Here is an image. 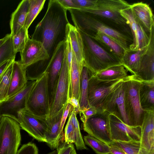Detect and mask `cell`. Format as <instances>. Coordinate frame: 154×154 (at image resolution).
Here are the masks:
<instances>
[{"instance_id":"6da1fadb","label":"cell","mask_w":154,"mask_h":154,"mask_svg":"<svg viewBox=\"0 0 154 154\" xmlns=\"http://www.w3.org/2000/svg\"><path fill=\"white\" fill-rule=\"evenodd\" d=\"M66 9L58 0L49 1L46 12L36 26L31 39L41 42L49 56V60L58 45L66 40L69 22Z\"/></svg>"},{"instance_id":"7a4b0ae2","label":"cell","mask_w":154,"mask_h":154,"mask_svg":"<svg viewBox=\"0 0 154 154\" xmlns=\"http://www.w3.org/2000/svg\"><path fill=\"white\" fill-rule=\"evenodd\" d=\"M75 26L78 30L92 36L100 32L119 43L126 51L129 50L131 39L127 34L112 28L97 17L76 9H68Z\"/></svg>"},{"instance_id":"3957f363","label":"cell","mask_w":154,"mask_h":154,"mask_svg":"<svg viewBox=\"0 0 154 154\" xmlns=\"http://www.w3.org/2000/svg\"><path fill=\"white\" fill-rule=\"evenodd\" d=\"M78 30L82 40L84 64L93 75L109 67L122 65L121 60L91 37Z\"/></svg>"},{"instance_id":"277c9868","label":"cell","mask_w":154,"mask_h":154,"mask_svg":"<svg viewBox=\"0 0 154 154\" xmlns=\"http://www.w3.org/2000/svg\"><path fill=\"white\" fill-rule=\"evenodd\" d=\"M130 6L131 5L123 0H97L95 5L93 7L78 9L105 19L120 27L125 32L128 31V26L120 11Z\"/></svg>"},{"instance_id":"5b68a950","label":"cell","mask_w":154,"mask_h":154,"mask_svg":"<svg viewBox=\"0 0 154 154\" xmlns=\"http://www.w3.org/2000/svg\"><path fill=\"white\" fill-rule=\"evenodd\" d=\"M141 82L135 75H131L125 82V109L131 126H141L143 122L144 110L140 106L139 96Z\"/></svg>"},{"instance_id":"8992f818","label":"cell","mask_w":154,"mask_h":154,"mask_svg":"<svg viewBox=\"0 0 154 154\" xmlns=\"http://www.w3.org/2000/svg\"><path fill=\"white\" fill-rule=\"evenodd\" d=\"M48 79V74L45 72L35 80L26 99L25 108L35 116L46 118L50 109Z\"/></svg>"},{"instance_id":"52a82bcc","label":"cell","mask_w":154,"mask_h":154,"mask_svg":"<svg viewBox=\"0 0 154 154\" xmlns=\"http://www.w3.org/2000/svg\"><path fill=\"white\" fill-rule=\"evenodd\" d=\"M21 128L19 123L2 116L0 125V154H17L20 144Z\"/></svg>"},{"instance_id":"ba28073f","label":"cell","mask_w":154,"mask_h":154,"mask_svg":"<svg viewBox=\"0 0 154 154\" xmlns=\"http://www.w3.org/2000/svg\"><path fill=\"white\" fill-rule=\"evenodd\" d=\"M70 89V75L65 47L62 66L54 100L47 117L54 116L65 107L69 97Z\"/></svg>"},{"instance_id":"9c48e42d","label":"cell","mask_w":154,"mask_h":154,"mask_svg":"<svg viewBox=\"0 0 154 154\" xmlns=\"http://www.w3.org/2000/svg\"><path fill=\"white\" fill-rule=\"evenodd\" d=\"M110 114L106 111L97 112L83 124L84 130L89 135L109 146L113 141L110 131Z\"/></svg>"},{"instance_id":"30bf717a","label":"cell","mask_w":154,"mask_h":154,"mask_svg":"<svg viewBox=\"0 0 154 154\" xmlns=\"http://www.w3.org/2000/svg\"><path fill=\"white\" fill-rule=\"evenodd\" d=\"M112 81L102 80L92 75L89 78L88 85V98L90 106L95 107L97 112L102 111L101 106L107 95L117 85L128 77Z\"/></svg>"},{"instance_id":"8fae6325","label":"cell","mask_w":154,"mask_h":154,"mask_svg":"<svg viewBox=\"0 0 154 154\" xmlns=\"http://www.w3.org/2000/svg\"><path fill=\"white\" fill-rule=\"evenodd\" d=\"M130 76L112 90L105 98L101 106L102 111H106L113 114L129 125L130 123L125 109L124 93L125 82Z\"/></svg>"},{"instance_id":"7c38bea8","label":"cell","mask_w":154,"mask_h":154,"mask_svg":"<svg viewBox=\"0 0 154 154\" xmlns=\"http://www.w3.org/2000/svg\"><path fill=\"white\" fill-rule=\"evenodd\" d=\"M65 47L66 40L60 43L56 48L49 60L45 72L48 74V86L50 107L54 100L59 78Z\"/></svg>"},{"instance_id":"4fadbf2b","label":"cell","mask_w":154,"mask_h":154,"mask_svg":"<svg viewBox=\"0 0 154 154\" xmlns=\"http://www.w3.org/2000/svg\"><path fill=\"white\" fill-rule=\"evenodd\" d=\"M46 118L35 116L26 109L20 110L18 113V122L20 128L35 139L45 143Z\"/></svg>"},{"instance_id":"5bb4252c","label":"cell","mask_w":154,"mask_h":154,"mask_svg":"<svg viewBox=\"0 0 154 154\" xmlns=\"http://www.w3.org/2000/svg\"><path fill=\"white\" fill-rule=\"evenodd\" d=\"M35 81H28L24 88L12 97L0 102L1 116L11 118L18 122V113L25 109L26 99Z\"/></svg>"},{"instance_id":"9a60e30c","label":"cell","mask_w":154,"mask_h":154,"mask_svg":"<svg viewBox=\"0 0 154 154\" xmlns=\"http://www.w3.org/2000/svg\"><path fill=\"white\" fill-rule=\"evenodd\" d=\"M110 131L113 141H140L141 126L127 125L112 114L109 115Z\"/></svg>"},{"instance_id":"2e32d148","label":"cell","mask_w":154,"mask_h":154,"mask_svg":"<svg viewBox=\"0 0 154 154\" xmlns=\"http://www.w3.org/2000/svg\"><path fill=\"white\" fill-rule=\"evenodd\" d=\"M120 13L129 26L133 36L132 42L130 45L129 49L136 51L147 46L150 41L149 36L135 17L130 7L121 11Z\"/></svg>"},{"instance_id":"e0dca14e","label":"cell","mask_w":154,"mask_h":154,"mask_svg":"<svg viewBox=\"0 0 154 154\" xmlns=\"http://www.w3.org/2000/svg\"><path fill=\"white\" fill-rule=\"evenodd\" d=\"M20 54L19 61L25 68L41 61L49 60L48 54L42 44L29 38Z\"/></svg>"},{"instance_id":"ac0fdd59","label":"cell","mask_w":154,"mask_h":154,"mask_svg":"<svg viewBox=\"0 0 154 154\" xmlns=\"http://www.w3.org/2000/svg\"><path fill=\"white\" fill-rule=\"evenodd\" d=\"M149 36V43L142 57L139 70L135 75L142 81L154 80V28Z\"/></svg>"},{"instance_id":"d6986e66","label":"cell","mask_w":154,"mask_h":154,"mask_svg":"<svg viewBox=\"0 0 154 154\" xmlns=\"http://www.w3.org/2000/svg\"><path fill=\"white\" fill-rule=\"evenodd\" d=\"M65 108L54 116L46 118V143L51 149L57 148L65 140L64 135L60 133L61 121Z\"/></svg>"},{"instance_id":"ffe728a7","label":"cell","mask_w":154,"mask_h":154,"mask_svg":"<svg viewBox=\"0 0 154 154\" xmlns=\"http://www.w3.org/2000/svg\"><path fill=\"white\" fill-rule=\"evenodd\" d=\"M130 8L136 18L149 35L154 28V20L152 12L149 5L141 2L131 5Z\"/></svg>"},{"instance_id":"44dd1931","label":"cell","mask_w":154,"mask_h":154,"mask_svg":"<svg viewBox=\"0 0 154 154\" xmlns=\"http://www.w3.org/2000/svg\"><path fill=\"white\" fill-rule=\"evenodd\" d=\"M140 143L149 152L154 149V111L144 110Z\"/></svg>"},{"instance_id":"7402d4cb","label":"cell","mask_w":154,"mask_h":154,"mask_svg":"<svg viewBox=\"0 0 154 154\" xmlns=\"http://www.w3.org/2000/svg\"><path fill=\"white\" fill-rule=\"evenodd\" d=\"M28 82L25 68L19 61L15 60L13 64L12 75L7 99L22 90Z\"/></svg>"},{"instance_id":"603a6c76","label":"cell","mask_w":154,"mask_h":154,"mask_svg":"<svg viewBox=\"0 0 154 154\" xmlns=\"http://www.w3.org/2000/svg\"><path fill=\"white\" fill-rule=\"evenodd\" d=\"M29 7V0H23L12 14L10 23L12 37L24 26Z\"/></svg>"},{"instance_id":"cb8c5ba5","label":"cell","mask_w":154,"mask_h":154,"mask_svg":"<svg viewBox=\"0 0 154 154\" xmlns=\"http://www.w3.org/2000/svg\"><path fill=\"white\" fill-rule=\"evenodd\" d=\"M90 36L107 51L121 61L126 51L115 40L100 32H97Z\"/></svg>"},{"instance_id":"d4e9b609","label":"cell","mask_w":154,"mask_h":154,"mask_svg":"<svg viewBox=\"0 0 154 154\" xmlns=\"http://www.w3.org/2000/svg\"><path fill=\"white\" fill-rule=\"evenodd\" d=\"M139 96L140 105L143 110L154 111V80L141 81Z\"/></svg>"},{"instance_id":"484cf974","label":"cell","mask_w":154,"mask_h":154,"mask_svg":"<svg viewBox=\"0 0 154 154\" xmlns=\"http://www.w3.org/2000/svg\"><path fill=\"white\" fill-rule=\"evenodd\" d=\"M83 66L78 63L73 52L72 65L69 73L70 89L69 97H74L79 101V103L81 73Z\"/></svg>"},{"instance_id":"4316f807","label":"cell","mask_w":154,"mask_h":154,"mask_svg":"<svg viewBox=\"0 0 154 154\" xmlns=\"http://www.w3.org/2000/svg\"><path fill=\"white\" fill-rule=\"evenodd\" d=\"M66 32L77 61L79 64L83 66L84 63L83 45L80 34L77 29L69 23L67 25Z\"/></svg>"},{"instance_id":"83f0119b","label":"cell","mask_w":154,"mask_h":154,"mask_svg":"<svg viewBox=\"0 0 154 154\" xmlns=\"http://www.w3.org/2000/svg\"><path fill=\"white\" fill-rule=\"evenodd\" d=\"M147 46L136 51L130 50L125 51L121 60L122 65L131 75H136L138 71L142 57Z\"/></svg>"},{"instance_id":"f1b7e54d","label":"cell","mask_w":154,"mask_h":154,"mask_svg":"<svg viewBox=\"0 0 154 154\" xmlns=\"http://www.w3.org/2000/svg\"><path fill=\"white\" fill-rule=\"evenodd\" d=\"M127 71L122 65L109 67L93 75L100 80L112 81L127 77Z\"/></svg>"},{"instance_id":"f546056e","label":"cell","mask_w":154,"mask_h":154,"mask_svg":"<svg viewBox=\"0 0 154 154\" xmlns=\"http://www.w3.org/2000/svg\"><path fill=\"white\" fill-rule=\"evenodd\" d=\"M92 75L91 72L84 63L81 73L79 111L85 109L90 106L88 98V85L89 79Z\"/></svg>"},{"instance_id":"4dcf8cb0","label":"cell","mask_w":154,"mask_h":154,"mask_svg":"<svg viewBox=\"0 0 154 154\" xmlns=\"http://www.w3.org/2000/svg\"><path fill=\"white\" fill-rule=\"evenodd\" d=\"M112 143L122 149L127 154H149V153L142 145L140 141H115Z\"/></svg>"},{"instance_id":"1f68e13d","label":"cell","mask_w":154,"mask_h":154,"mask_svg":"<svg viewBox=\"0 0 154 154\" xmlns=\"http://www.w3.org/2000/svg\"><path fill=\"white\" fill-rule=\"evenodd\" d=\"M45 0H29V7L24 27L28 29L43 8Z\"/></svg>"},{"instance_id":"d6a6232c","label":"cell","mask_w":154,"mask_h":154,"mask_svg":"<svg viewBox=\"0 0 154 154\" xmlns=\"http://www.w3.org/2000/svg\"><path fill=\"white\" fill-rule=\"evenodd\" d=\"M14 62L0 76V102L6 100L7 98Z\"/></svg>"},{"instance_id":"836d02e7","label":"cell","mask_w":154,"mask_h":154,"mask_svg":"<svg viewBox=\"0 0 154 154\" xmlns=\"http://www.w3.org/2000/svg\"><path fill=\"white\" fill-rule=\"evenodd\" d=\"M85 144L91 147L97 154H111L109 145L89 135L83 137Z\"/></svg>"},{"instance_id":"e575fe53","label":"cell","mask_w":154,"mask_h":154,"mask_svg":"<svg viewBox=\"0 0 154 154\" xmlns=\"http://www.w3.org/2000/svg\"><path fill=\"white\" fill-rule=\"evenodd\" d=\"M71 120L74 130V143L77 150H83L87 149L85 144L82 138L79 127V121L76 116V113L73 110L69 112Z\"/></svg>"},{"instance_id":"d590c367","label":"cell","mask_w":154,"mask_h":154,"mask_svg":"<svg viewBox=\"0 0 154 154\" xmlns=\"http://www.w3.org/2000/svg\"><path fill=\"white\" fill-rule=\"evenodd\" d=\"M29 38L28 29L24 26L12 37L13 48L16 54L22 51Z\"/></svg>"},{"instance_id":"8d00e7d4","label":"cell","mask_w":154,"mask_h":154,"mask_svg":"<svg viewBox=\"0 0 154 154\" xmlns=\"http://www.w3.org/2000/svg\"><path fill=\"white\" fill-rule=\"evenodd\" d=\"M11 35L0 48V66L6 61L15 58Z\"/></svg>"},{"instance_id":"74e56055","label":"cell","mask_w":154,"mask_h":154,"mask_svg":"<svg viewBox=\"0 0 154 154\" xmlns=\"http://www.w3.org/2000/svg\"><path fill=\"white\" fill-rule=\"evenodd\" d=\"M65 142L69 143H74V130L72 124L71 115L69 114V118L65 128Z\"/></svg>"},{"instance_id":"f35d334b","label":"cell","mask_w":154,"mask_h":154,"mask_svg":"<svg viewBox=\"0 0 154 154\" xmlns=\"http://www.w3.org/2000/svg\"><path fill=\"white\" fill-rule=\"evenodd\" d=\"M17 154H38V149L35 144L30 142L23 145Z\"/></svg>"},{"instance_id":"ab89813d","label":"cell","mask_w":154,"mask_h":154,"mask_svg":"<svg viewBox=\"0 0 154 154\" xmlns=\"http://www.w3.org/2000/svg\"><path fill=\"white\" fill-rule=\"evenodd\" d=\"M77 9H85L91 8L94 6L97 0H73Z\"/></svg>"},{"instance_id":"60d3db41","label":"cell","mask_w":154,"mask_h":154,"mask_svg":"<svg viewBox=\"0 0 154 154\" xmlns=\"http://www.w3.org/2000/svg\"><path fill=\"white\" fill-rule=\"evenodd\" d=\"M97 112L96 109L92 106H90L88 108L84 110L79 111V113L83 124L88 119Z\"/></svg>"},{"instance_id":"b9f144b4","label":"cell","mask_w":154,"mask_h":154,"mask_svg":"<svg viewBox=\"0 0 154 154\" xmlns=\"http://www.w3.org/2000/svg\"><path fill=\"white\" fill-rule=\"evenodd\" d=\"M57 149V154H70L75 148L72 143L64 142L60 143Z\"/></svg>"},{"instance_id":"7bdbcfd3","label":"cell","mask_w":154,"mask_h":154,"mask_svg":"<svg viewBox=\"0 0 154 154\" xmlns=\"http://www.w3.org/2000/svg\"><path fill=\"white\" fill-rule=\"evenodd\" d=\"M71 105L67 103L63 112L61 121L60 127V133L61 134L64 135L63 130V127L65 123L66 120L69 116V112L71 110Z\"/></svg>"},{"instance_id":"ee69618b","label":"cell","mask_w":154,"mask_h":154,"mask_svg":"<svg viewBox=\"0 0 154 154\" xmlns=\"http://www.w3.org/2000/svg\"><path fill=\"white\" fill-rule=\"evenodd\" d=\"M67 103L70 104L72 106V109L76 114L79 112L80 108L79 101L76 98L73 97H69L67 100Z\"/></svg>"},{"instance_id":"f6af8a7d","label":"cell","mask_w":154,"mask_h":154,"mask_svg":"<svg viewBox=\"0 0 154 154\" xmlns=\"http://www.w3.org/2000/svg\"><path fill=\"white\" fill-rule=\"evenodd\" d=\"M61 5L67 10L68 9H77L73 0H58Z\"/></svg>"},{"instance_id":"bcb514c9","label":"cell","mask_w":154,"mask_h":154,"mask_svg":"<svg viewBox=\"0 0 154 154\" xmlns=\"http://www.w3.org/2000/svg\"><path fill=\"white\" fill-rule=\"evenodd\" d=\"M109 146L111 154H127L122 149L113 143Z\"/></svg>"},{"instance_id":"7dc6e473","label":"cell","mask_w":154,"mask_h":154,"mask_svg":"<svg viewBox=\"0 0 154 154\" xmlns=\"http://www.w3.org/2000/svg\"><path fill=\"white\" fill-rule=\"evenodd\" d=\"M15 58L7 60L0 66V76L4 72L9 66L14 61Z\"/></svg>"},{"instance_id":"c3c4849f","label":"cell","mask_w":154,"mask_h":154,"mask_svg":"<svg viewBox=\"0 0 154 154\" xmlns=\"http://www.w3.org/2000/svg\"><path fill=\"white\" fill-rule=\"evenodd\" d=\"M11 35V34H7L4 38L0 39V48Z\"/></svg>"},{"instance_id":"681fc988","label":"cell","mask_w":154,"mask_h":154,"mask_svg":"<svg viewBox=\"0 0 154 154\" xmlns=\"http://www.w3.org/2000/svg\"><path fill=\"white\" fill-rule=\"evenodd\" d=\"M46 154H57V150H55L52 152Z\"/></svg>"},{"instance_id":"f907efd6","label":"cell","mask_w":154,"mask_h":154,"mask_svg":"<svg viewBox=\"0 0 154 154\" xmlns=\"http://www.w3.org/2000/svg\"><path fill=\"white\" fill-rule=\"evenodd\" d=\"M70 154H77L75 149L72 151Z\"/></svg>"},{"instance_id":"816d5d0a","label":"cell","mask_w":154,"mask_h":154,"mask_svg":"<svg viewBox=\"0 0 154 154\" xmlns=\"http://www.w3.org/2000/svg\"><path fill=\"white\" fill-rule=\"evenodd\" d=\"M149 154H154V149L152 150L149 152Z\"/></svg>"},{"instance_id":"f5cc1de1","label":"cell","mask_w":154,"mask_h":154,"mask_svg":"<svg viewBox=\"0 0 154 154\" xmlns=\"http://www.w3.org/2000/svg\"><path fill=\"white\" fill-rule=\"evenodd\" d=\"M1 119H2V116H1L0 114V125L1 122Z\"/></svg>"}]
</instances>
